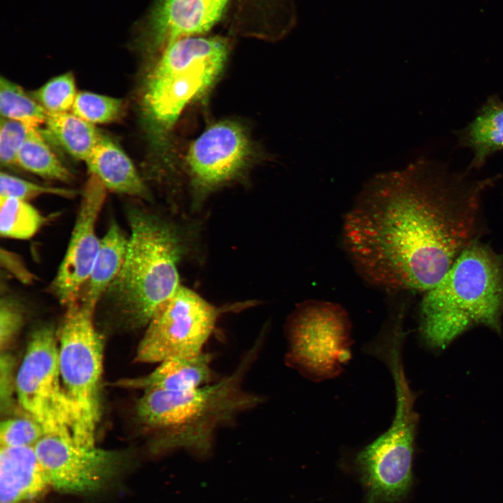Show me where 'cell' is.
<instances>
[{
    "label": "cell",
    "instance_id": "6da1fadb",
    "mask_svg": "<svg viewBox=\"0 0 503 503\" xmlns=\"http://www.w3.org/2000/svg\"><path fill=\"white\" fill-rule=\"evenodd\" d=\"M495 180H472L426 159L374 175L342 223L354 270L385 291L429 290L477 241L483 195Z\"/></svg>",
    "mask_w": 503,
    "mask_h": 503
},
{
    "label": "cell",
    "instance_id": "7a4b0ae2",
    "mask_svg": "<svg viewBox=\"0 0 503 503\" xmlns=\"http://www.w3.org/2000/svg\"><path fill=\"white\" fill-rule=\"evenodd\" d=\"M263 341L256 340L236 369L221 380L187 391H143L136 412L141 425L154 434V447L206 454L217 430L260 404L263 398L247 391L243 384Z\"/></svg>",
    "mask_w": 503,
    "mask_h": 503
},
{
    "label": "cell",
    "instance_id": "3957f363",
    "mask_svg": "<svg viewBox=\"0 0 503 503\" xmlns=\"http://www.w3.org/2000/svg\"><path fill=\"white\" fill-rule=\"evenodd\" d=\"M127 253L98 307L120 324L145 328L156 309L181 285L179 263L187 249L178 228L140 207H129Z\"/></svg>",
    "mask_w": 503,
    "mask_h": 503
},
{
    "label": "cell",
    "instance_id": "277c9868",
    "mask_svg": "<svg viewBox=\"0 0 503 503\" xmlns=\"http://www.w3.org/2000/svg\"><path fill=\"white\" fill-rule=\"evenodd\" d=\"M502 315V259L488 246L476 241L425 292L419 308V331L428 346L444 349L474 326L501 333Z\"/></svg>",
    "mask_w": 503,
    "mask_h": 503
},
{
    "label": "cell",
    "instance_id": "5b68a950",
    "mask_svg": "<svg viewBox=\"0 0 503 503\" xmlns=\"http://www.w3.org/2000/svg\"><path fill=\"white\" fill-rule=\"evenodd\" d=\"M229 51L228 41L219 36L182 38L162 50L144 98L156 129L168 131L188 104L210 89L223 71Z\"/></svg>",
    "mask_w": 503,
    "mask_h": 503
},
{
    "label": "cell",
    "instance_id": "8992f818",
    "mask_svg": "<svg viewBox=\"0 0 503 503\" xmlns=\"http://www.w3.org/2000/svg\"><path fill=\"white\" fill-rule=\"evenodd\" d=\"M66 307L57 336L61 379L73 410V440L92 449L101 414L103 342L95 309L78 300Z\"/></svg>",
    "mask_w": 503,
    "mask_h": 503
},
{
    "label": "cell",
    "instance_id": "52a82bcc",
    "mask_svg": "<svg viewBox=\"0 0 503 503\" xmlns=\"http://www.w3.org/2000/svg\"><path fill=\"white\" fill-rule=\"evenodd\" d=\"M285 363L306 379L321 381L340 375L351 358V323L340 304L310 299L286 319Z\"/></svg>",
    "mask_w": 503,
    "mask_h": 503
},
{
    "label": "cell",
    "instance_id": "ba28073f",
    "mask_svg": "<svg viewBox=\"0 0 503 503\" xmlns=\"http://www.w3.org/2000/svg\"><path fill=\"white\" fill-rule=\"evenodd\" d=\"M418 421L411 402L398 401L390 426L355 454L353 464L365 490V503H395L407 496Z\"/></svg>",
    "mask_w": 503,
    "mask_h": 503
},
{
    "label": "cell",
    "instance_id": "9c48e42d",
    "mask_svg": "<svg viewBox=\"0 0 503 503\" xmlns=\"http://www.w3.org/2000/svg\"><path fill=\"white\" fill-rule=\"evenodd\" d=\"M223 309L180 285L154 312L145 327L136 360L159 363L203 352Z\"/></svg>",
    "mask_w": 503,
    "mask_h": 503
},
{
    "label": "cell",
    "instance_id": "30bf717a",
    "mask_svg": "<svg viewBox=\"0 0 503 503\" xmlns=\"http://www.w3.org/2000/svg\"><path fill=\"white\" fill-rule=\"evenodd\" d=\"M15 388L22 408L45 434L72 435L73 414L62 385L58 339L51 326H41L31 335Z\"/></svg>",
    "mask_w": 503,
    "mask_h": 503
},
{
    "label": "cell",
    "instance_id": "8fae6325",
    "mask_svg": "<svg viewBox=\"0 0 503 503\" xmlns=\"http://www.w3.org/2000/svg\"><path fill=\"white\" fill-rule=\"evenodd\" d=\"M252 153L250 140L239 123L225 119L207 127L191 143L187 154L197 202L239 176Z\"/></svg>",
    "mask_w": 503,
    "mask_h": 503
},
{
    "label": "cell",
    "instance_id": "7c38bea8",
    "mask_svg": "<svg viewBox=\"0 0 503 503\" xmlns=\"http://www.w3.org/2000/svg\"><path fill=\"white\" fill-rule=\"evenodd\" d=\"M107 191L103 184L90 175L82 191L67 249L50 286L51 293L63 305L78 300L90 274L100 247L96 224Z\"/></svg>",
    "mask_w": 503,
    "mask_h": 503
},
{
    "label": "cell",
    "instance_id": "4fadbf2b",
    "mask_svg": "<svg viewBox=\"0 0 503 503\" xmlns=\"http://www.w3.org/2000/svg\"><path fill=\"white\" fill-rule=\"evenodd\" d=\"M34 449L51 487L66 493L99 488L110 474L115 460L111 452L76 444L72 435L45 434Z\"/></svg>",
    "mask_w": 503,
    "mask_h": 503
},
{
    "label": "cell",
    "instance_id": "5bb4252c",
    "mask_svg": "<svg viewBox=\"0 0 503 503\" xmlns=\"http://www.w3.org/2000/svg\"><path fill=\"white\" fill-rule=\"evenodd\" d=\"M229 0H159L146 26L147 45L163 49L182 38L205 33L221 18Z\"/></svg>",
    "mask_w": 503,
    "mask_h": 503
},
{
    "label": "cell",
    "instance_id": "9a60e30c",
    "mask_svg": "<svg viewBox=\"0 0 503 503\" xmlns=\"http://www.w3.org/2000/svg\"><path fill=\"white\" fill-rule=\"evenodd\" d=\"M51 487L34 447L0 449V503H27Z\"/></svg>",
    "mask_w": 503,
    "mask_h": 503
},
{
    "label": "cell",
    "instance_id": "2e32d148",
    "mask_svg": "<svg viewBox=\"0 0 503 503\" xmlns=\"http://www.w3.org/2000/svg\"><path fill=\"white\" fill-rule=\"evenodd\" d=\"M212 356L203 352L191 357L173 358L159 363L150 373L121 380L119 385L129 388L182 391L212 383Z\"/></svg>",
    "mask_w": 503,
    "mask_h": 503
},
{
    "label": "cell",
    "instance_id": "e0dca14e",
    "mask_svg": "<svg viewBox=\"0 0 503 503\" xmlns=\"http://www.w3.org/2000/svg\"><path fill=\"white\" fill-rule=\"evenodd\" d=\"M91 175L117 194L150 200V194L130 158L105 136L85 161Z\"/></svg>",
    "mask_w": 503,
    "mask_h": 503
},
{
    "label": "cell",
    "instance_id": "ac0fdd59",
    "mask_svg": "<svg viewBox=\"0 0 503 503\" xmlns=\"http://www.w3.org/2000/svg\"><path fill=\"white\" fill-rule=\"evenodd\" d=\"M129 235L112 220L101 239L100 247L78 300L97 309L102 297L119 273L127 253Z\"/></svg>",
    "mask_w": 503,
    "mask_h": 503
},
{
    "label": "cell",
    "instance_id": "d6986e66",
    "mask_svg": "<svg viewBox=\"0 0 503 503\" xmlns=\"http://www.w3.org/2000/svg\"><path fill=\"white\" fill-rule=\"evenodd\" d=\"M460 136L474 152L470 168H479L490 155L503 150V101L490 96Z\"/></svg>",
    "mask_w": 503,
    "mask_h": 503
},
{
    "label": "cell",
    "instance_id": "ffe728a7",
    "mask_svg": "<svg viewBox=\"0 0 503 503\" xmlns=\"http://www.w3.org/2000/svg\"><path fill=\"white\" fill-rule=\"evenodd\" d=\"M47 131L72 157L85 161L103 137L94 126L73 113H48Z\"/></svg>",
    "mask_w": 503,
    "mask_h": 503
},
{
    "label": "cell",
    "instance_id": "44dd1931",
    "mask_svg": "<svg viewBox=\"0 0 503 503\" xmlns=\"http://www.w3.org/2000/svg\"><path fill=\"white\" fill-rule=\"evenodd\" d=\"M17 166L41 177L68 182L73 176L46 143L38 129L31 131L20 148Z\"/></svg>",
    "mask_w": 503,
    "mask_h": 503
},
{
    "label": "cell",
    "instance_id": "7402d4cb",
    "mask_svg": "<svg viewBox=\"0 0 503 503\" xmlns=\"http://www.w3.org/2000/svg\"><path fill=\"white\" fill-rule=\"evenodd\" d=\"M45 217L29 201L0 197V234L5 238L25 240L36 235Z\"/></svg>",
    "mask_w": 503,
    "mask_h": 503
},
{
    "label": "cell",
    "instance_id": "603a6c76",
    "mask_svg": "<svg viewBox=\"0 0 503 503\" xmlns=\"http://www.w3.org/2000/svg\"><path fill=\"white\" fill-rule=\"evenodd\" d=\"M1 117L18 121L34 128L45 124L48 113L20 85L1 77L0 80Z\"/></svg>",
    "mask_w": 503,
    "mask_h": 503
},
{
    "label": "cell",
    "instance_id": "cb8c5ba5",
    "mask_svg": "<svg viewBox=\"0 0 503 503\" xmlns=\"http://www.w3.org/2000/svg\"><path fill=\"white\" fill-rule=\"evenodd\" d=\"M122 100L91 92H78L72 113L92 124H107L117 120L123 114Z\"/></svg>",
    "mask_w": 503,
    "mask_h": 503
},
{
    "label": "cell",
    "instance_id": "d4e9b609",
    "mask_svg": "<svg viewBox=\"0 0 503 503\" xmlns=\"http://www.w3.org/2000/svg\"><path fill=\"white\" fill-rule=\"evenodd\" d=\"M77 94L73 73H65L50 79L31 96L47 113H61L71 110Z\"/></svg>",
    "mask_w": 503,
    "mask_h": 503
},
{
    "label": "cell",
    "instance_id": "484cf974",
    "mask_svg": "<svg viewBox=\"0 0 503 503\" xmlns=\"http://www.w3.org/2000/svg\"><path fill=\"white\" fill-rule=\"evenodd\" d=\"M76 194L74 189L42 185L3 172L0 175V197L29 201L42 195L70 198Z\"/></svg>",
    "mask_w": 503,
    "mask_h": 503
},
{
    "label": "cell",
    "instance_id": "4316f807",
    "mask_svg": "<svg viewBox=\"0 0 503 503\" xmlns=\"http://www.w3.org/2000/svg\"><path fill=\"white\" fill-rule=\"evenodd\" d=\"M44 435L41 425L27 414L26 416L10 418L1 424V446L34 447Z\"/></svg>",
    "mask_w": 503,
    "mask_h": 503
},
{
    "label": "cell",
    "instance_id": "83f0119b",
    "mask_svg": "<svg viewBox=\"0 0 503 503\" xmlns=\"http://www.w3.org/2000/svg\"><path fill=\"white\" fill-rule=\"evenodd\" d=\"M35 129L24 123L1 117L0 161L5 166H17L18 152Z\"/></svg>",
    "mask_w": 503,
    "mask_h": 503
},
{
    "label": "cell",
    "instance_id": "f1b7e54d",
    "mask_svg": "<svg viewBox=\"0 0 503 503\" xmlns=\"http://www.w3.org/2000/svg\"><path fill=\"white\" fill-rule=\"evenodd\" d=\"M22 304L11 295L2 296L0 301V344L1 349L11 342L24 321Z\"/></svg>",
    "mask_w": 503,
    "mask_h": 503
},
{
    "label": "cell",
    "instance_id": "f546056e",
    "mask_svg": "<svg viewBox=\"0 0 503 503\" xmlns=\"http://www.w3.org/2000/svg\"><path fill=\"white\" fill-rule=\"evenodd\" d=\"M1 253L4 254V256L1 255V259H4V261L10 263L13 265L5 266L11 273L20 279L23 282L29 283L33 280V275L29 272L22 261L12 252L8 251H1Z\"/></svg>",
    "mask_w": 503,
    "mask_h": 503
}]
</instances>
